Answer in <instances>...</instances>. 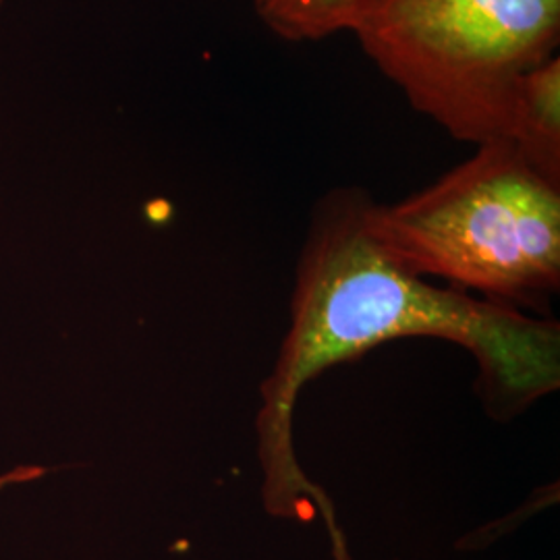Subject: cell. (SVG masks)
<instances>
[{"mask_svg":"<svg viewBox=\"0 0 560 560\" xmlns=\"http://www.w3.org/2000/svg\"><path fill=\"white\" fill-rule=\"evenodd\" d=\"M370 201L360 189H337L318 203L254 423L264 509L279 520L320 517L332 560L353 559L332 499L305 474L293 441L298 402L322 372L388 340L432 337L476 358V386L494 420L517 418L560 386L559 322L411 272L374 237Z\"/></svg>","mask_w":560,"mask_h":560,"instance_id":"1","label":"cell"},{"mask_svg":"<svg viewBox=\"0 0 560 560\" xmlns=\"http://www.w3.org/2000/svg\"><path fill=\"white\" fill-rule=\"evenodd\" d=\"M368 222L382 247L423 279L550 318L560 291V183L513 143H481L397 203L370 201Z\"/></svg>","mask_w":560,"mask_h":560,"instance_id":"2","label":"cell"},{"mask_svg":"<svg viewBox=\"0 0 560 560\" xmlns=\"http://www.w3.org/2000/svg\"><path fill=\"white\" fill-rule=\"evenodd\" d=\"M347 32L455 140H506L517 81L557 55L560 0H363Z\"/></svg>","mask_w":560,"mask_h":560,"instance_id":"3","label":"cell"},{"mask_svg":"<svg viewBox=\"0 0 560 560\" xmlns=\"http://www.w3.org/2000/svg\"><path fill=\"white\" fill-rule=\"evenodd\" d=\"M546 179L560 183V59L544 60L515 85L506 140Z\"/></svg>","mask_w":560,"mask_h":560,"instance_id":"4","label":"cell"},{"mask_svg":"<svg viewBox=\"0 0 560 560\" xmlns=\"http://www.w3.org/2000/svg\"><path fill=\"white\" fill-rule=\"evenodd\" d=\"M363 0H254L256 15L282 40L316 42L347 32Z\"/></svg>","mask_w":560,"mask_h":560,"instance_id":"5","label":"cell"},{"mask_svg":"<svg viewBox=\"0 0 560 560\" xmlns=\"http://www.w3.org/2000/svg\"><path fill=\"white\" fill-rule=\"evenodd\" d=\"M2 4H4V0H0V9H2Z\"/></svg>","mask_w":560,"mask_h":560,"instance_id":"6","label":"cell"}]
</instances>
